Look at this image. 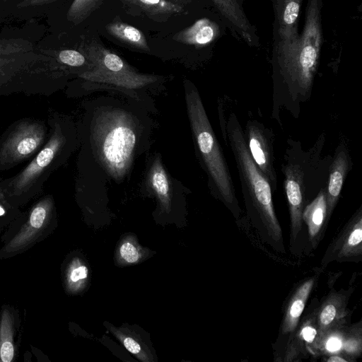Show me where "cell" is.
Returning a JSON list of instances; mask_svg holds the SVG:
<instances>
[{
	"label": "cell",
	"mask_w": 362,
	"mask_h": 362,
	"mask_svg": "<svg viewBox=\"0 0 362 362\" xmlns=\"http://www.w3.org/2000/svg\"><path fill=\"white\" fill-rule=\"evenodd\" d=\"M47 122L49 136L44 146L19 173L1 180L4 196L14 207L40 194L51 174L64 165L78 148L77 123L71 116L52 111Z\"/></svg>",
	"instance_id": "3957f363"
},
{
	"label": "cell",
	"mask_w": 362,
	"mask_h": 362,
	"mask_svg": "<svg viewBox=\"0 0 362 362\" xmlns=\"http://www.w3.org/2000/svg\"><path fill=\"white\" fill-rule=\"evenodd\" d=\"M243 136L252 159L268 180L272 192H275L278 180L274 168L272 132L257 120H248Z\"/></svg>",
	"instance_id": "30bf717a"
},
{
	"label": "cell",
	"mask_w": 362,
	"mask_h": 362,
	"mask_svg": "<svg viewBox=\"0 0 362 362\" xmlns=\"http://www.w3.org/2000/svg\"><path fill=\"white\" fill-rule=\"evenodd\" d=\"M317 336V329L310 323L305 325L300 329V337L307 344H312Z\"/></svg>",
	"instance_id": "4316f807"
},
{
	"label": "cell",
	"mask_w": 362,
	"mask_h": 362,
	"mask_svg": "<svg viewBox=\"0 0 362 362\" xmlns=\"http://www.w3.org/2000/svg\"><path fill=\"white\" fill-rule=\"evenodd\" d=\"M218 11L248 43L253 41L252 28L238 0H211Z\"/></svg>",
	"instance_id": "2e32d148"
},
{
	"label": "cell",
	"mask_w": 362,
	"mask_h": 362,
	"mask_svg": "<svg viewBox=\"0 0 362 362\" xmlns=\"http://www.w3.org/2000/svg\"><path fill=\"white\" fill-rule=\"evenodd\" d=\"M319 0H309L303 33L292 45L278 49L281 79L274 100L298 105L309 99L322 43Z\"/></svg>",
	"instance_id": "277c9868"
},
{
	"label": "cell",
	"mask_w": 362,
	"mask_h": 362,
	"mask_svg": "<svg viewBox=\"0 0 362 362\" xmlns=\"http://www.w3.org/2000/svg\"><path fill=\"white\" fill-rule=\"evenodd\" d=\"M342 346V341L338 336L329 337L325 342V348L329 352L339 351Z\"/></svg>",
	"instance_id": "83f0119b"
},
{
	"label": "cell",
	"mask_w": 362,
	"mask_h": 362,
	"mask_svg": "<svg viewBox=\"0 0 362 362\" xmlns=\"http://www.w3.org/2000/svg\"><path fill=\"white\" fill-rule=\"evenodd\" d=\"M56 0H23L17 5L18 8L42 6Z\"/></svg>",
	"instance_id": "f1b7e54d"
},
{
	"label": "cell",
	"mask_w": 362,
	"mask_h": 362,
	"mask_svg": "<svg viewBox=\"0 0 362 362\" xmlns=\"http://www.w3.org/2000/svg\"><path fill=\"white\" fill-rule=\"evenodd\" d=\"M308 156H293L287 151V162L282 165L284 188L288 204L291 238L295 240L301 228L302 213L305 198L307 175L311 167Z\"/></svg>",
	"instance_id": "9c48e42d"
},
{
	"label": "cell",
	"mask_w": 362,
	"mask_h": 362,
	"mask_svg": "<svg viewBox=\"0 0 362 362\" xmlns=\"http://www.w3.org/2000/svg\"><path fill=\"white\" fill-rule=\"evenodd\" d=\"M351 158L344 144L339 145L329 166L326 188L327 216H330L339 197L343 184L349 169Z\"/></svg>",
	"instance_id": "7c38bea8"
},
{
	"label": "cell",
	"mask_w": 362,
	"mask_h": 362,
	"mask_svg": "<svg viewBox=\"0 0 362 362\" xmlns=\"http://www.w3.org/2000/svg\"><path fill=\"white\" fill-rule=\"evenodd\" d=\"M16 317L9 306H4L0 317V361L11 362L16 355Z\"/></svg>",
	"instance_id": "9a60e30c"
},
{
	"label": "cell",
	"mask_w": 362,
	"mask_h": 362,
	"mask_svg": "<svg viewBox=\"0 0 362 362\" xmlns=\"http://www.w3.org/2000/svg\"><path fill=\"white\" fill-rule=\"evenodd\" d=\"M218 34V25L209 18H203L177 33L173 39L182 44L202 47L214 42Z\"/></svg>",
	"instance_id": "5bb4252c"
},
{
	"label": "cell",
	"mask_w": 362,
	"mask_h": 362,
	"mask_svg": "<svg viewBox=\"0 0 362 362\" xmlns=\"http://www.w3.org/2000/svg\"><path fill=\"white\" fill-rule=\"evenodd\" d=\"M327 216L326 188H322L315 198L303 210L302 220L308 226L310 240L315 239Z\"/></svg>",
	"instance_id": "e0dca14e"
},
{
	"label": "cell",
	"mask_w": 362,
	"mask_h": 362,
	"mask_svg": "<svg viewBox=\"0 0 362 362\" xmlns=\"http://www.w3.org/2000/svg\"><path fill=\"white\" fill-rule=\"evenodd\" d=\"M49 136L47 122L25 117L12 123L0 136V170L33 158Z\"/></svg>",
	"instance_id": "52a82bcc"
},
{
	"label": "cell",
	"mask_w": 362,
	"mask_h": 362,
	"mask_svg": "<svg viewBox=\"0 0 362 362\" xmlns=\"http://www.w3.org/2000/svg\"><path fill=\"white\" fill-rule=\"evenodd\" d=\"M313 284V279L308 280L298 288L293 295L284 320L282 328L284 333L291 332L296 329Z\"/></svg>",
	"instance_id": "ffe728a7"
},
{
	"label": "cell",
	"mask_w": 362,
	"mask_h": 362,
	"mask_svg": "<svg viewBox=\"0 0 362 362\" xmlns=\"http://www.w3.org/2000/svg\"><path fill=\"white\" fill-rule=\"evenodd\" d=\"M106 30L109 35L134 49L150 52L144 34L132 25L115 21L106 25Z\"/></svg>",
	"instance_id": "ac0fdd59"
},
{
	"label": "cell",
	"mask_w": 362,
	"mask_h": 362,
	"mask_svg": "<svg viewBox=\"0 0 362 362\" xmlns=\"http://www.w3.org/2000/svg\"><path fill=\"white\" fill-rule=\"evenodd\" d=\"M86 56L89 68L76 76L77 88L67 93L69 97H78L95 91H108L133 100L150 113L158 110L152 95L160 93L165 77L138 71L122 58L96 41L87 46Z\"/></svg>",
	"instance_id": "7a4b0ae2"
},
{
	"label": "cell",
	"mask_w": 362,
	"mask_h": 362,
	"mask_svg": "<svg viewBox=\"0 0 362 362\" xmlns=\"http://www.w3.org/2000/svg\"><path fill=\"white\" fill-rule=\"evenodd\" d=\"M58 59L62 64L73 69L76 75L90 66L86 56L74 49L62 50L58 54Z\"/></svg>",
	"instance_id": "603a6c76"
},
{
	"label": "cell",
	"mask_w": 362,
	"mask_h": 362,
	"mask_svg": "<svg viewBox=\"0 0 362 362\" xmlns=\"http://www.w3.org/2000/svg\"><path fill=\"white\" fill-rule=\"evenodd\" d=\"M131 14H144L153 21L163 23L187 13L185 6L168 0H119Z\"/></svg>",
	"instance_id": "8fae6325"
},
{
	"label": "cell",
	"mask_w": 362,
	"mask_h": 362,
	"mask_svg": "<svg viewBox=\"0 0 362 362\" xmlns=\"http://www.w3.org/2000/svg\"><path fill=\"white\" fill-rule=\"evenodd\" d=\"M88 274V268L79 258L73 259L65 274L66 289L71 293L81 290L86 282Z\"/></svg>",
	"instance_id": "44dd1931"
},
{
	"label": "cell",
	"mask_w": 362,
	"mask_h": 362,
	"mask_svg": "<svg viewBox=\"0 0 362 362\" xmlns=\"http://www.w3.org/2000/svg\"><path fill=\"white\" fill-rule=\"evenodd\" d=\"M303 0H279L277 4L278 49L292 45L299 37L298 20Z\"/></svg>",
	"instance_id": "4fadbf2b"
},
{
	"label": "cell",
	"mask_w": 362,
	"mask_h": 362,
	"mask_svg": "<svg viewBox=\"0 0 362 362\" xmlns=\"http://www.w3.org/2000/svg\"><path fill=\"white\" fill-rule=\"evenodd\" d=\"M348 230L336 244L339 258L361 254L362 217L361 210L354 217Z\"/></svg>",
	"instance_id": "d6986e66"
},
{
	"label": "cell",
	"mask_w": 362,
	"mask_h": 362,
	"mask_svg": "<svg viewBox=\"0 0 362 362\" xmlns=\"http://www.w3.org/2000/svg\"><path fill=\"white\" fill-rule=\"evenodd\" d=\"M327 361L328 362H346V360L340 356H333L329 357L327 359Z\"/></svg>",
	"instance_id": "f546056e"
},
{
	"label": "cell",
	"mask_w": 362,
	"mask_h": 362,
	"mask_svg": "<svg viewBox=\"0 0 362 362\" xmlns=\"http://www.w3.org/2000/svg\"><path fill=\"white\" fill-rule=\"evenodd\" d=\"M4 1H8V0H4Z\"/></svg>",
	"instance_id": "d6a6232c"
},
{
	"label": "cell",
	"mask_w": 362,
	"mask_h": 362,
	"mask_svg": "<svg viewBox=\"0 0 362 362\" xmlns=\"http://www.w3.org/2000/svg\"><path fill=\"white\" fill-rule=\"evenodd\" d=\"M176 4H179L183 6H186L192 2V0H168Z\"/></svg>",
	"instance_id": "4dcf8cb0"
},
{
	"label": "cell",
	"mask_w": 362,
	"mask_h": 362,
	"mask_svg": "<svg viewBox=\"0 0 362 362\" xmlns=\"http://www.w3.org/2000/svg\"><path fill=\"white\" fill-rule=\"evenodd\" d=\"M226 135L235 158L247 216L266 242L282 251V233L274 212L272 187L252 159L243 129L233 112L226 122Z\"/></svg>",
	"instance_id": "5b68a950"
},
{
	"label": "cell",
	"mask_w": 362,
	"mask_h": 362,
	"mask_svg": "<svg viewBox=\"0 0 362 362\" xmlns=\"http://www.w3.org/2000/svg\"><path fill=\"white\" fill-rule=\"evenodd\" d=\"M56 216L52 195L39 199L27 212L20 230L0 250V259L19 255L45 238L53 228Z\"/></svg>",
	"instance_id": "ba28073f"
},
{
	"label": "cell",
	"mask_w": 362,
	"mask_h": 362,
	"mask_svg": "<svg viewBox=\"0 0 362 362\" xmlns=\"http://www.w3.org/2000/svg\"><path fill=\"white\" fill-rule=\"evenodd\" d=\"M184 92L195 153L207 175L211 192L231 211H236L239 207L228 165L199 93L189 82L185 84Z\"/></svg>",
	"instance_id": "8992f818"
},
{
	"label": "cell",
	"mask_w": 362,
	"mask_h": 362,
	"mask_svg": "<svg viewBox=\"0 0 362 362\" xmlns=\"http://www.w3.org/2000/svg\"><path fill=\"white\" fill-rule=\"evenodd\" d=\"M78 127L77 168H93L105 181L122 184L136 161L151 147L153 122L150 112L124 98L102 96L83 104Z\"/></svg>",
	"instance_id": "6da1fadb"
},
{
	"label": "cell",
	"mask_w": 362,
	"mask_h": 362,
	"mask_svg": "<svg viewBox=\"0 0 362 362\" xmlns=\"http://www.w3.org/2000/svg\"><path fill=\"white\" fill-rule=\"evenodd\" d=\"M105 0H74L68 9L67 20L78 25L97 10Z\"/></svg>",
	"instance_id": "7402d4cb"
},
{
	"label": "cell",
	"mask_w": 362,
	"mask_h": 362,
	"mask_svg": "<svg viewBox=\"0 0 362 362\" xmlns=\"http://www.w3.org/2000/svg\"><path fill=\"white\" fill-rule=\"evenodd\" d=\"M119 256L124 263L132 264L139 262L142 253L136 243L126 239L119 247Z\"/></svg>",
	"instance_id": "d4e9b609"
},
{
	"label": "cell",
	"mask_w": 362,
	"mask_h": 362,
	"mask_svg": "<svg viewBox=\"0 0 362 362\" xmlns=\"http://www.w3.org/2000/svg\"><path fill=\"white\" fill-rule=\"evenodd\" d=\"M111 330L128 351L142 361H151L146 350L135 337L131 336L130 334L116 330V329Z\"/></svg>",
	"instance_id": "cb8c5ba5"
},
{
	"label": "cell",
	"mask_w": 362,
	"mask_h": 362,
	"mask_svg": "<svg viewBox=\"0 0 362 362\" xmlns=\"http://www.w3.org/2000/svg\"><path fill=\"white\" fill-rule=\"evenodd\" d=\"M1 180L2 179L0 178V199L1 200H4V199H6V197L4 196V192H3L1 186Z\"/></svg>",
	"instance_id": "1f68e13d"
},
{
	"label": "cell",
	"mask_w": 362,
	"mask_h": 362,
	"mask_svg": "<svg viewBox=\"0 0 362 362\" xmlns=\"http://www.w3.org/2000/svg\"><path fill=\"white\" fill-rule=\"evenodd\" d=\"M338 306L336 303H327L322 308L318 316V325L320 331L327 329L337 316Z\"/></svg>",
	"instance_id": "484cf974"
}]
</instances>
